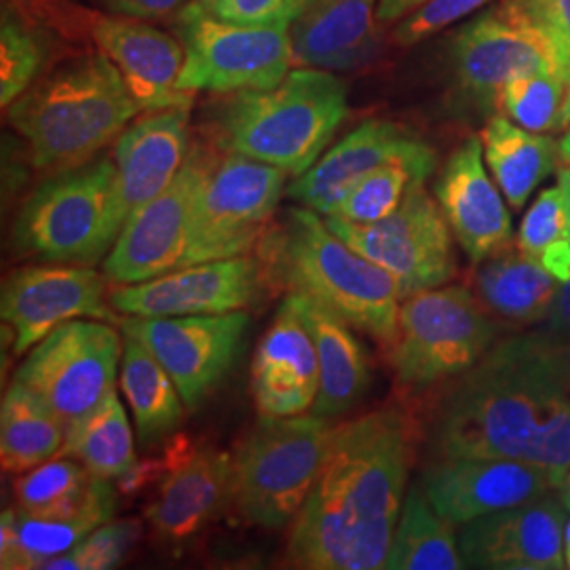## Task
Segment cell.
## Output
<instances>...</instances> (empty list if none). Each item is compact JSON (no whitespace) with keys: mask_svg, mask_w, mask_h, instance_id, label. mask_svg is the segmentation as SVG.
Listing matches in <instances>:
<instances>
[{"mask_svg":"<svg viewBox=\"0 0 570 570\" xmlns=\"http://www.w3.org/2000/svg\"><path fill=\"white\" fill-rule=\"evenodd\" d=\"M567 511L560 497L546 494L471 520L456 537L465 569H567Z\"/></svg>","mask_w":570,"mask_h":570,"instance_id":"ffe728a7","label":"cell"},{"mask_svg":"<svg viewBox=\"0 0 570 570\" xmlns=\"http://www.w3.org/2000/svg\"><path fill=\"white\" fill-rule=\"evenodd\" d=\"M558 494H560V501L564 503V508L570 511V471L567 473V478L562 480Z\"/></svg>","mask_w":570,"mask_h":570,"instance_id":"681fc988","label":"cell"},{"mask_svg":"<svg viewBox=\"0 0 570 570\" xmlns=\"http://www.w3.org/2000/svg\"><path fill=\"white\" fill-rule=\"evenodd\" d=\"M263 284L261 261L244 254L176 268L142 284L115 285L110 305L134 317L223 315L254 305Z\"/></svg>","mask_w":570,"mask_h":570,"instance_id":"e0dca14e","label":"cell"},{"mask_svg":"<svg viewBox=\"0 0 570 570\" xmlns=\"http://www.w3.org/2000/svg\"><path fill=\"white\" fill-rule=\"evenodd\" d=\"M389 164H407L425 178L435 171V153L428 142L407 131L397 122H362L336 146H332L320 161L287 188V195L308 209L330 216L346 193Z\"/></svg>","mask_w":570,"mask_h":570,"instance_id":"d6986e66","label":"cell"},{"mask_svg":"<svg viewBox=\"0 0 570 570\" xmlns=\"http://www.w3.org/2000/svg\"><path fill=\"white\" fill-rule=\"evenodd\" d=\"M216 157L193 146L176 178L122 226L104 261V277L112 285L142 284L183 265L193 212Z\"/></svg>","mask_w":570,"mask_h":570,"instance_id":"5bb4252c","label":"cell"},{"mask_svg":"<svg viewBox=\"0 0 570 570\" xmlns=\"http://www.w3.org/2000/svg\"><path fill=\"white\" fill-rule=\"evenodd\" d=\"M567 351H569V362H570V345H567Z\"/></svg>","mask_w":570,"mask_h":570,"instance_id":"db71d44e","label":"cell"},{"mask_svg":"<svg viewBox=\"0 0 570 570\" xmlns=\"http://www.w3.org/2000/svg\"><path fill=\"white\" fill-rule=\"evenodd\" d=\"M490 2L492 0H428L400 20L393 30V41L402 47L419 45L452 23L473 16Z\"/></svg>","mask_w":570,"mask_h":570,"instance_id":"60d3db41","label":"cell"},{"mask_svg":"<svg viewBox=\"0 0 570 570\" xmlns=\"http://www.w3.org/2000/svg\"><path fill=\"white\" fill-rule=\"evenodd\" d=\"M450 60L461 94L484 110L520 75L560 72L567 79L556 47L518 0L468 21L452 39Z\"/></svg>","mask_w":570,"mask_h":570,"instance_id":"4fadbf2b","label":"cell"},{"mask_svg":"<svg viewBox=\"0 0 570 570\" xmlns=\"http://www.w3.org/2000/svg\"><path fill=\"white\" fill-rule=\"evenodd\" d=\"M348 112L345 82L327 70H289L273 89L237 91L216 115L226 153L303 176L320 161Z\"/></svg>","mask_w":570,"mask_h":570,"instance_id":"5b68a950","label":"cell"},{"mask_svg":"<svg viewBox=\"0 0 570 570\" xmlns=\"http://www.w3.org/2000/svg\"><path fill=\"white\" fill-rule=\"evenodd\" d=\"M2 322L13 330V353L39 345L72 320L119 322L102 275L89 266H23L2 285Z\"/></svg>","mask_w":570,"mask_h":570,"instance_id":"2e32d148","label":"cell"},{"mask_svg":"<svg viewBox=\"0 0 570 570\" xmlns=\"http://www.w3.org/2000/svg\"><path fill=\"white\" fill-rule=\"evenodd\" d=\"M570 127V75L567 81V96H564V104L560 110V119H558V127L556 129H569Z\"/></svg>","mask_w":570,"mask_h":570,"instance_id":"7dc6e473","label":"cell"},{"mask_svg":"<svg viewBox=\"0 0 570 570\" xmlns=\"http://www.w3.org/2000/svg\"><path fill=\"white\" fill-rule=\"evenodd\" d=\"M558 186L562 188V193H564V197H567V204L570 207V165L569 167H562L560 171H558Z\"/></svg>","mask_w":570,"mask_h":570,"instance_id":"c3c4849f","label":"cell"},{"mask_svg":"<svg viewBox=\"0 0 570 570\" xmlns=\"http://www.w3.org/2000/svg\"><path fill=\"white\" fill-rule=\"evenodd\" d=\"M140 112L117 66L98 51L35 82L7 119L28 144L32 165L58 174L89 164Z\"/></svg>","mask_w":570,"mask_h":570,"instance_id":"277c9868","label":"cell"},{"mask_svg":"<svg viewBox=\"0 0 570 570\" xmlns=\"http://www.w3.org/2000/svg\"><path fill=\"white\" fill-rule=\"evenodd\" d=\"M66 423L30 389L11 383L0 407V459L4 473L21 475L63 449Z\"/></svg>","mask_w":570,"mask_h":570,"instance_id":"4dcf8cb0","label":"cell"},{"mask_svg":"<svg viewBox=\"0 0 570 570\" xmlns=\"http://www.w3.org/2000/svg\"><path fill=\"white\" fill-rule=\"evenodd\" d=\"M100 53L117 66L131 98L142 112L186 106L193 94L178 89L184 45L134 18H104L91 28Z\"/></svg>","mask_w":570,"mask_h":570,"instance_id":"603a6c76","label":"cell"},{"mask_svg":"<svg viewBox=\"0 0 570 570\" xmlns=\"http://www.w3.org/2000/svg\"><path fill=\"white\" fill-rule=\"evenodd\" d=\"M115 199L117 165L106 157L58 171L21 205L11 245L45 263L96 265L119 239Z\"/></svg>","mask_w":570,"mask_h":570,"instance_id":"8992f818","label":"cell"},{"mask_svg":"<svg viewBox=\"0 0 570 570\" xmlns=\"http://www.w3.org/2000/svg\"><path fill=\"white\" fill-rule=\"evenodd\" d=\"M429 503L452 527L510 510L558 490L550 473L532 463L492 456H440L421 478Z\"/></svg>","mask_w":570,"mask_h":570,"instance_id":"ac0fdd59","label":"cell"},{"mask_svg":"<svg viewBox=\"0 0 570 570\" xmlns=\"http://www.w3.org/2000/svg\"><path fill=\"white\" fill-rule=\"evenodd\" d=\"M47 60V37L11 4L0 21V102L4 108L28 91Z\"/></svg>","mask_w":570,"mask_h":570,"instance_id":"d590c367","label":"cell"},{"mask_svg":"<svg viewBox=\"0 0 570 570\" xmlns=\"http://www.w3.org/2000/svg\"><path fill=\"white\" fill-rule=\"evenodd\" d=\"M265 284L332 308L348 326L391 346L397 334L402 285L387 268L346 245L313 209H289L258 244Z\"/></svg>","mask_w":570,"mask_h":570,"instance_id":"3957f363","label":"cell"},{"mask_svg":"<svg viewBox=\"0 0 570 570\" xmlns=\"http://www.w3.org/2000/svg\"><path fill=\"white\" fill-rule=\"evenodd\" d=\"M412 450L410 421L395 407L334 428L320 475L292 522L287 562L306 570L385 569Z\"/></svg>","mask_w":570,"mask_h":570,"instance_id":"7a4b0ae2","label":"cell"},{"mask_svg":"<svg viewBox=\"0 0 570 570\" xmlns=\"http://www.w3.org/2000/svg\"><path fill=\"white\" fill-rule=\"evenodd\" d=\"M518 247L560 284L570 279V207L562 188H546L518 233Z\"/></svg>","mask_w":570,"mask_h":570,"instance_id":"e575fe53","label":"cell"},{"mask_svg":"<svg viewBox=\"0 0 570 570\" xmlns=\"http://www.w3.org/2000/svg\"><path fill=\"white\" fill-rule=\"evenodd\" d=\"M320 391L313 336L287 296L252 360V393L263 416H298Z\"/></svg>","mask_w":570,"mask_h":570,"instance_id":"cb8c5ba5","label":"cell"},{"mask_svg":"<svg viewBox=\"0 0 570 570\" xmlns=\"http://www.w3.org/2000/svg\"><path fill=\"white\" fill-rule=\"evenodd\" d=\"M287 171L237 153L216 159L186 237L183 265L237 258L265 239Z\"/></svg>","mask_w":570,"mask_h":570,"instance_id":"30bf717a","label":"cell"},{"mask_svg":"<svg viewBox=\"0 0 570 570\" xmlns=\"http://www.w3.org/2000/svg\"><path fill=\"white\" fill-rule=\"evenodd\" d=\"M104 4L121 18L134 20H161L178 9L186 0H102Z\"/></svg>","mask_w":570,"mask_h":570,"instance_id":"ee69618b","label":"cell"},{"mask_svg":"<svg viewBox=\"0 0 570 570\" xmlns=\"http://www.w3.org/2000/svg\"><path fill=\"white\" fill-rule=\"evenodd\" d=\"M176 28L184 45L178 79L184 94L273 89L296 63L289 30L228 23L197 0L184 4Z\"/></svg>","mask_w":570,"mask_h":570,"instance_id":"9c48e42d","label":"cell"},{"mask_svg":"<svg viewBox=\"0 0 570 570\" xmlns=\"http://www.w3.org/2000/svg\"><path fill=\"white\" fill-rule=\"evenodd\" d=\"M91 473L77 459L61 456L45 461L39 468L21 473L16 482L18 510L23 513H47L75 503L91 482Z\"/></svg>","mask_w":570,"mask_h":570,"instance_id":"f35d334b","label":"cell"},{"mask_svg":"<svg viewBox=\"0 0 570 570\" xmlns=\"http://www.w3.org/2000/svg\"><path fill=\"white\" fill-rule=\"evenodd\" d=\"M326 225L355 252L387 268L402 285L404 298L446 285L456 275L450 226L425 180L412 184L400 207L379 223L355 225L326 216Z\"/></svg>","mask_w":570,"mask_h":570,"instance_id":"8fae6325","label":"cell"},{"mask_svg":"<svg viewBox=\"0 0 570 570\" xmlns=\"http://www.w3.org/2000/svg\"><path fill=\"white\" fill-rule=\"evenodd\" d=\"M188 122L186 106L153 110L138 119L117 138V199L115 225L121 235L129 218L150 204L176 178L188 157Z\"/></svg>","mask_w":570,"mask_h":570,"instance_id":"44dd1931","label":"cell"},{"mask_svg":"<svg viewBox=\"0 0 570 570\" xmlns=\"http://www.w3.org/2000/svg\"><path fill=\"white\" fill-rule=\"evenodd\" d=\"M303 2H305V7L308 9L311 4H315V2H320V0H303Z\"/></svg>","mask_w":570,"mask_h":570,"instance_id":"f5cc1de1","label":"cell"},{"mask_svg":"<svg viewBox=\"0 0 570 570\" xmlns=\"http://www.w3.org/2000/svg\"><path fill=\"white\" fill-rule=\"evenodd\" d=\"M121 326L125 336L140 341L159 360L180 391L184 406L195 410L237 364L249 317L244 311L183 317L131 315Z\"/></svg>","mask_w":570,"mask_h":570,"instance_id":"9a60e30c","label":"cell"},{"mask_svg":"<svg viewBox=\"0 0 570 570\" xmlns=\"http://www.w3.org/2000/svg\"><path fill=\"white\" fill-rule=\"evenodd\" d=\"M218 20L252 26V28H284L306 11L303 0H197Z\"/></svg>","mask_w":570,"mask_h":570,"instance_id":"b9f144b4","label":"cell"},{"mask_svg":"<svg viewBox=\"0 0 570 570\" xmlns=\"http://www.w3.org/2000/svg\"><path fill=\"white\" fill-rule=\"evenodd\" d=\"M428 0H379L376 9V20L379 23H393L406 18L410 11L421 7Z\"/></svg>","mask_w":570,"mask_h":570,"instance_id":"bcb514c9","label":"cell"},{"mask_svg":"<svg viewBox=\"0 0 570 570\" xmlns=\"http://www.w3.org/2000/svg\"><path fill=\"white\" fill-rule=\"evenodd\" d=\"M100 322L72 320L56 327L30 348L13 379L51 407L66 428L115 389L121 338Z\"/></svg>","mask_w":570,"mask_h":570,"instance_id":"7c38bea8","label":"cell"},{"mask_svg":"<svg viewBox=\"0 0 570 570\" xmlns=\"http://www.w3.org/2000/svg\"><path fill=\"white\" fill-rule=\"evenodd\" d=\"M499 326L465 285H440L400 306L391 366L402 387L423 391L475 366L494 345Z\"/></svg>","mask_w":570,"mask_h":570,"instance_id":"ba28073f","label":"cell"},{"mask_svg":"<svg viewBox=\"0 0 570 570\" xmlns=\"http://www.w3.org/2000/svg\"><path fill=\"white\" fill-rule=\"evenodd\" d=\"M473 285L482 305L511 324L546 322L560 289L556 277L511 242L478 265Z\"/></svg>","mask_w":570,"mask_h":570,"instance_id":"f1b7e54d","label":"cell"},{"mask_svg":"<svg viewBox=\"0 0 570 570\" xmlns=\"http://www.w3.org/2000/svg\"><path fill=\"white\" fill-rule=\"evenodd\" d=\"M117 490L102 478H91L81 497L47 513L4 510L0 518V567L4 570L45 569L72 550L87 534L112 520Z\"/></svg>","mask_w":570,"mask_h":570,"instance_id":"d4e9b609","label":"cell"},{"mask_svg":"<svg viewBox=\"0 0 570 570\" xmlns=\"http://www.w3.org/2000/svg\"><path fill=\"white\" fill-rule=\"evenodd\" d=\"M419 180L428 183V178L412 165H383L355 184L330 216L355 225L379 223L400 207L407 188Z\"/></svg>","mask_w":570,"mask_h":570,"instance_id":"8d00e7d4","label":"cell"},{"mask_svg":"<svg viewBox=\"0 0 570 570\" xmlns=\"http://www.w3.org/2000/svg\"><path fill=\"white\" fill-rule=\"evenodd\" d=\"M61 456L82 463L94 478L115 480L136 468L131 425L117 391L66 428Z\"/></svg>","mask_w":570,"mask_h":570,"instance_id":"d6a6232c","label":"cell"},{"mask_svg":"<svg viewBox=\"0 0 570 570\" xmlns=\"http://www.w3.org/2000/svg\"><path fill=\"white\" fill-rule=\"evenodd\" d=\"M334 428L322 416H263L233 456L228 499L245 522L284 529L303 510Z\"/></svg>","mask_w":570,"mask_h":570,"instance_id":"52a82bcc","label":"cell"},{"mask_svg":"<svg viewBox=\"0 0 570 570\" xmlns=\"http://www.w3.org/2000/svg\"><path fill=\"white\" fill-rule=\"evenodd\" d=\"M233 456L214 449L178 456L155 501L146 508V520L169 541H184L204 529L214 511L228 497Z\"/></svg>","mask_w":570,"mask_h":570,"instance_id":"4316f807","label":"cell"},{"mask_svg":"<svg viewBox=\"0 0 570 570\" xmlns=\"http://www.w3.org/2000/svg\"><path fill=\"white\" fill-rule=\"evenodd\" d=\"M121 389L142 446L164 440L183 423V395L174 379L134 336L122 345Z\"/></svg>","mask_w":570,"mask_h":570,"instance_id":"1f68e13d","label":"cell"},{"mask_svg":"<svg viewBox=\"0 0 570 570\" xmlns=\"http://www.w3.org/2000/svg\"><path fill=\"white\" fill-rule=\"evenodd\" d=\"M140 534L136 520L106 522L87 534L72 550L61 553L45 564L47 570H106L115 569Z\"/></svg>","mask_w":570,"mask_h":570,"instance_id":"ab89813d","label":"cell"},{"mask_svg":"<svg viewBox=\"0 0 570 570\" xmlns=\"http://www.w3.org/2000/svg\"><path fill=\"white\" fill-rule=\"evenodd\" d=\"M558 148H560V159H562L564 164L570 165V127L567 129L564 138L558 144Z\"/></svg>","mask_w":570,"mask_h":570,"instance_id":"f907efd6","label":"cell"},{"mask_svg":"<svg viewBox=\"0 0 570 570\" xmlns=\"http://www.w3.org/2000/svg\"><path fill=\"white\" fill-rule=\"evenodd\" d=\"M482 142L490 174L513 209L527 205L532 190L550 178L560 159L553 138L529 131L503 115L490 119Z\"/></svg>","mask_w":570,"mask_h":570,"instance_id":"f546056e","label":"cell"},{"mask_svg":"<svg viewBox=\"0 0 570 570\" xmlns=\"http://www.w3.org/2000/svg\"><path fill=\"white\" fill-rule=\"evenodd\" d=\"M379 0H320L292 23L294 61L327 72L355 70L374 58Z\"/></svg>","mask_w":570,"mask_h":570,"instance_id":"484cf974","label":"cell"},{"mask_svg":"<svg viewBox=\"0 0 570 570\" xmlns=\"http://www.w3.org/2000/svg\"><path fill=\"white\" fill-rule=\"evenodd\" d=\"M518 4L527 11L551 45L562 63V70L569 81L570 75V0H518Z\"/></svg>","mask_w":570,"mask_h":570,"instance_id":"7bdbcfd3","label":"cell"},{"mask_svg":"<svg viewBox=\"0 0 570 570\" xmlns=\"http://www.w3.org/2000/svg\"><path fill=\"white\" fill-rule=\"evenodd\" d=\"M567 96V79L560 72H529L505 82L497 104L520 127L546 134L558 127Z\"/></svg>","mask_w":570,"mask_h":570,"instance_id":"74e56055","label":"cell"},{"mask_svg":"<svg viewBox=\"0 0 570 570\" xmlns=\"http://www.w3.org/2000/svg\"><path fill=\"white\" fill-rule=\"evenodd\" d=\"M433 190L450 230L473 265L510 244V212L484 167L480 138L471 136L450 155Z\"/></svg>","mask_w":570,"mask_h":570,"instance_id":"7402d4cb","label":"cell"},{"mask_svg":"<svg viewBox=\"0 0 570 570\" xmlns=\"http://www.w3.org/2000/svg\"><path fill=\"white\" fill-rule=\"evenodd\" d=\"M289 298L305 320L320 362V391L311 412L330 421L338 419L357 406L370 387L366 353L332 308L305 294H289Z\"/></svg>","mask_w":570,"mask_h":570,"instance_id":"83f0119b","label":"cell"},{"mask_svg":"<svg viewBox=\"0 0 570 570\" xmlns=\"http://www.w3.org/2000/svg\"><path fill=\"white\" fill-rule=\"evenodd\" d=\"M546 332L560 341L570 336V279L560 284L558 296L546 320Z\"/></svg>","mask_w":570,"mask_h":570,"instance_id":"f6af8a7d","label":"cell"},{"mask_svg":"<svg viewBox=\"0 0 570 570\" xmlns=\"http://www.w3.org/2000/svg\"><path fill=\"white\" fill-rule=\"evenodd\" d=\"M450 381L429 421L435 459H515L546 469L560 489L570 471V362L560 338L546 330L503 338Z\"/></svg>","mask_w":570,"mask_h":570,"instance_id":"6da1fadb","label":"cell"},{"mask_svg":"<svg viewBox=\"0 0 570 570\" xmlns=\"http://www.w3.org/2000/svg\"><path fill=\"white\" fill-rule=\"evenodd\" d=\"M564 556H567V567L570 569V515L564 527Z\"/></svg>","mask_w":570,"mask_h":570,"instance_id":"816d5d0a","label":"cell"},{"mask_svg":"<svg viewBox=\"0 0 570 570\" xmlns=\"http://www.w3.org/2000/svg\"><path fill=\"white\" fill-rule=\"evenodd\" d=\"M385 569H465L452 524L433 510L421 487H414L406 492Z\"/></svg>","mask_w":570,"mask_h":570,"instance_id":"836d02e7","label":"cell"}]
</instances>
